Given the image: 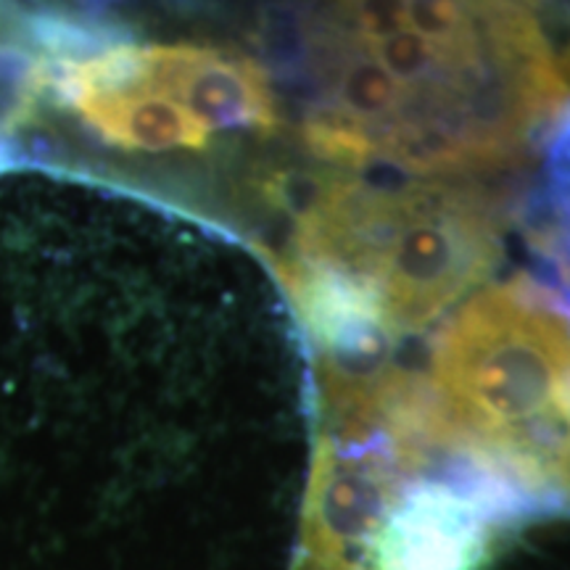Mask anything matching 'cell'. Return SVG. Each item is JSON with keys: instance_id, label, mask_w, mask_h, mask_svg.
Masks as SVG:
<instances>
[{"instance_id": "2", "label": "cell", "mask_w": 570, "mask_h": 570, "mask_svg": "<svg viewBox=\"0 0 570 570\" xmlns=\"http://www.w3.org/2000/svg\"><path fill=\"white\" fill-rule=\"evenodd\" d=\"M42 88L98 146L130 156L196 154L225 135L277 127L265 69L252 56L196 42L59 46Z\"/></svg>"}, {"instance_id": "1", "label": "cell", "mask_w": 570, "mask_h": 570, "mask_svg": "<svg viewBox=\"0 0 570 570\" xmlns=\"http://www.w3.org/2000/svg\"><path fill=\"white\" fill-rule=\"evenodd\" d=\"M302 135L344 169L510 167L570 111L537 13L518 3H341L298 27Z\"/></svg>"}]
</instances>
